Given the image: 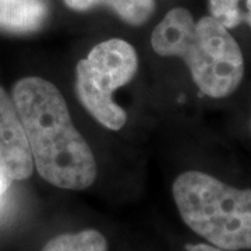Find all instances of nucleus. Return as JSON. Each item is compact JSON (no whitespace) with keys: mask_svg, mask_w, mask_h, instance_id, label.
<instances>
[{"mask_svg":"<svg viewBox=\"0 0 251 251\" xmlns=\"http://www.w3.org/2000/svg\"><path fill=\"white\" fill-rule=\"evenodd\" d=\"M34 158L13 98L0 87V200L14 181L28 179Z\"/></svg>","mask_w":251,"mask_h":251,"instance_id":"5","label":"nucleus"},{"mask_svg":"<svg viewBox=\"0 0 251 251\" xmlns=\"http://www.w3.org/2000/svg\"><path fill=\"white\" fill-rule=\"evenodd\" d=\"M49 9L44 0H0V29L29 34L45 24Z\"/></svg>","mask_w":251,"mask_h":251,"instance_id":"6","label":"nucleus"},{"mask_svg":"<svg viewBox=\"0 0 251 251\" xmlns=\"http://www.w3.org/2000/svg\"><path fill=\"white\" fill-rule=\"evenodd\" d=\"M75 11H87L97 6H108L130 25H143L153 14L155 0H64Z\"/></svg>","mask_w":251,"mask_h":251,"instance_id":"7","label":"nucleus"},{"mask_svg":"<svg viewBox=\"0 0 251 251\" xmlns=\"http://www.w3.org/2000/svg\"><path fill=\"white\" fill-rule=\"evenodd\" d=\"M42 251H108V242L98 230L64 233L46 243Z\"/></svg>","mask_w":251,"mask_h":251,"instance_id":"8","label":"nucleus"},{"mask_svg":"<svg viewBox=\"0 0 251 251\" xmlns=\"http://www.w3.org/2000/svg\"><path fill=\"white\" fill-rule=\"evenodd\" d=\"M151 46L159 56L180 57L196 85L211 98L232 95L243 80L242 49L229 29L211 16L196 23L188 10L172 9L153 29Z\"/></svg>","mask_w":251,"mask_h":251,"instance_id":"2","label":"nucleus"},{"mask_svg":"<svg viewBox=\"0 0 251 251\" xmlns=\"http://www.w3.org/2000/svg\"><path fill=\"white\" fill-rule=\"evenodd\" d=\"M11 98L39 175L56 187H90L98 175L97 161L74 127L62 92L50 81L28 77L14 84Z\"/></svg>","mask_w":251,"mask_h":251,"instance_id":"1","label":"nucleus"},{"mask_svg":"<svg viewBox=\"0 0 251 251\" xmlns=\"http://www.w3.org/2000/svg\"><path fill=\"white\" fill-rule=\"evenodd\" d=\"M211 17H214L227 29L236 28L243 23L240 0H209Z\"/></svg>","mask_w":251,"mask_h":251,"instance_id":"9","label":"nucleus"},{"mask_svg":"<svg viewBox=\"0 0 251 251\" xmlns=\"http://www.w3.org/2000/svg\"><path fill=\"white\" fill-rule=\"evenodd\" d=\"M173 198L188 227L225 251L251 250V190H240L204 172L181 173Z\"/></svg>","mask_w":251,"mask_h":251,"instance_id":"3","label":"nucleus"},{"mask_svg":"<svg viewBox=\"0 0 251 251\" xmlns=\"http://www.w3.org/2000/svg\"><path fill=\"white\" fill-rule=\"evenodd\" d=\"M138 69V56L123 39H108L94 46L75 67V90L91 116L110 130H120L127 115L113 100V91L128 84Z\"/></svg>","mask_w":251,"mask_h":251,"instance_id":"4","label":"nucleus"},{"mask_svg":"<svg viewBox=\"0 0 251 251\" xmlns=\"http://www.w3.org/2000/svg\"><path fill=\"white\" fill-rule=\"evenodd\" d=\"M240 11H242L243 21L247 23L251 28V0H240Z\"/></svg>","mask_w":251,"mask_h":251,"instance_id":"10","label":"nucleus"},{"mask_svg":"<svg viewBox=\"0 0 251 251\" xmlns=\"http://www.w3.org/2000/svg\"><path fill=\"white\" fill-rule=\"evenodd\" d=\"M187 251H225L222 249H218L215 246H209V244H187L186 246Z\"/></svg>","mask_w":251,"mask_h":251,"instance_id":"11","label":"nucleus"}]
</instances>
